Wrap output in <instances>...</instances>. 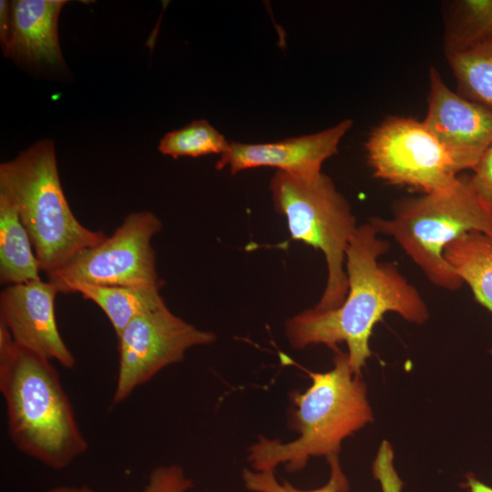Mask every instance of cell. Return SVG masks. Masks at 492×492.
Wrapping results in <instances>:
<instances>
[{"label": "cell", "mask_w": 492, "mask_h": 492, "mask_svg": "<svg viewBox=\"0 0 492 492\" xmlns=\"http://www.w3.org/2000/svg\"><path fill=\"white\" fill-rule=\"evenodd\" d=\"M30 237L14 204L0 194V282L19 284L39 280Z\"/></svg>", "instance_id": "2e32d148"}, {"label": "cell", "mask_w": 492, "mask_h": 492, "mask_svg": "<svg viewBox=\"0 0 492 492\" xmlns=\"http://www.w3.org/2000/svg\"><path fill=\"white\" fill-rule=\"evenodd\" d=\"M46 492H97L87 487L59 486L48 489Z\"/></svg>", "instance_id": "d4e9b609"}, {"label": "cell", "mask_w": 492, "mask_h": 492, "mask_svg": "<svg viewBox=\"0 0 492 492\" xmlns=\"http://www.w3.org/2000/svg\"><path fill=\"white\" fill-rule=\"evenodd\" d=\"M443 256L469 285L476 301L492 313V238L478 231L465 233L445 248Z\"/></svg>", "instance_id": "9a60e30c"}, {"label": "cell", "mask_w": 492, "mask_h": 492, "mask_svg": "<svg viewBox=\"0 0 492 492\" xmlns=\"http://www.w3.org/2000/svg\"><path fill=\"white\" fill-rule=\"evenodd\" d=\"M12 30L11 1H0V44L3 54L5 52L10 40Z\"/></svg>", "instance_id": "603a6c76"}, {"label": "cell", "mask_w": 492, "mask_h": 492, "mask_svg": "<svg viewBox=\"0 0 492 492\" xmlns=\"http://www.w3.org/2000/svg\"><path fill=\"white\" fill-rule=\"evenodd\" d=\"M492 37V0L453 3L446 22V54L460 52Z\"/></svg>", "instance_id": "ac0fdd59"}, {"label": "cell", "mask_w": 492, "mask_h": 492, "mask_svg": "<svg viewBox=\"0 0 492 492\" xmlns=\"http://www.w3.org/2000/svg\"><path fill=\"white\" fill-rule=\"evenodd\" d=\"M0 391L8 434L22 453L52 469H63L87 449L51 360L13 339L0 322Z\"/></svg>", "instance_id": "7a4b0ae2"}, {"label": "cell", "mask_w": 492, "mask_h": 492, "mask_svg": "<svg viewBox=\"0 0 492 492\" xmlns=\"http://www.w3.org/2000/svg\"><path fill=\"white\" fill-rule=\"evenodd\" d=\"M64 0L11 1L12 30L4 56L36 69H63L58 19Z\"/></svg>", "instance_id": "4fadbf2b"}, {"label": "cell", "mask_w": 492, "mask_h": 492, "mask_svg": "<svg viewBox=\"0 0 492 492\" xmlns=\"http://www.w3.org/2000/svg\"><path fill=\"white\" fill-rule=\"evenodd\" d=\"M193 482L178 465L159 466L149 474L139 492H188Z\"/></svg>", "instance_id": "44dd1931"}, {"label": "cell", "mask_w": 492, "mask_h": 492, "mask_svg": "<svg viewBox=\"0 0 492 492\" xmlns=\"http://www.w3.org/2000/svg\"><path fill=\"white\" fill-rule=\"evenodd\" d=\"M365 149L374 175L391 184L434 194L458 183L451 157L422 121L390 117L372 130Z\"/></svg>", "instance_id": "ba28073f"}, {"label": "cell", "mask_w": 492, "mask_h": 492, "mask_svg": "<svg viewBox=\"0 0 492 492\" xmlns=\"http://www.w3.org/2000/svg\"><path fill=\"white\" fill-rule=\"evenodd\" d=\"M327 461L331 467L328 482L322 487L311 490L299 489L288 481L280 483L274 471L244 468L241 477L245 488L251 492H348L349 483L341 468L338 455L328 456Z\"/></svg>", "instance_id": "ffe728a7"}, {"label": "cell", "mask_w": 492, "mask_h": 492, "mask_svg": "<svg viewBox=\"0 0 492 492\" xmlns=\"http://www.w3.org/2000/svg\"><path fill=\"white\" fill-rule=\"evenodd\" d=\"M118 338V370L112 405L169 365L183 361L188 350L215 342L216 335L175 315L166 306L134 318Z\"/></svg>", "instance_id": "9c48e42d"}, {"label": "cell", "mask_w": 492, "mask_h": 492, "mask_svg": "<svg viewBox=\"0 0 492 492\" xmlns=\"http://www.w3.org/2000/svg\"><path fill=\"white\" fill-rule=\"evenodd\" d=\"M63 292H78L94 302L107 315L118 337L134 318L166 306L159 289L155 288L72 282Z\"/></svg>", "instance_id": "5bb4252c"}, {"label": "cell", "mask_w": 492, "mask_h": 492, "mask_svg": "<svg viewBox=\"0 0 492 492\" xmlns=\"http://www.w3.org/2000/svg\"><path fill=\"white\" fill-rule=\"evenodd\" d=\"M162 228L159 217L143 210L128 214L111 236L79 251L49 281L63 292L72 282L160 289L151 240Z\"/></svg>", "instance_id": "52a82bcc"}, {"label": "cell", "mask_w": 492, "mask_h": 492, "mask_svg": "<svg viewBox=\"0 0 492 492\" xmlns=\"http://www.w3.org/2000/svg\"><path fill=\"white\" fill-rule=\"evenodd\" d=\"M389 248L390 243L379 237L370 221L358 225L345 255L348 292L344 301L333 310L313 308L289 318L285 334L293 349L322 343L333 350L345 343L352 370L361 375L372 355L373 329L384 313H396L416 324L428 320L423 297L396 264L378 261Z\"/></svg>", "instance_id": "6da1fadb"}, {"label": "cell", "mask_w": 492, "mask_h": 492, "mask_svg": "<svg viewBox=\"0 0 492 492\" xmlns=\"http://www.w3.org/2000/svg\"><path fill=\"white\" fill-rule=\"evenodd\" d=\"M461 487L466 488L469 492H492V487L479 481L474 474L468 473L466 476V482Z\"/></svg>", "instance_id": "cb8c5ba5"}, {"label": "cell", "mask_w": 492, "mask_h": 492, "mask_svg": "<svg viewBox=\"0 0 492 492\" xmlns=\"http://www.w3.org/2000/svg\"><path fill=\"white\" fill-rule=\"evenodd\" d=\"M230 141L205 119L194 120L179 129L166 133L158 149L173 159L197 158L210 154H222Z\"/></svg>", "instance_id": "d6986e66"}, {"label": "cell", "mask_w": 492, "mask_h": 492, "mask_svg": "<svg viewBox=\"0 0 492 492\" xmlns=\"http://www.w3.org/2000/svg\"><path fill=\"white\" fill-rule=\"evenodd\" d=\"M58 292L57 285L49 280L8 285L0 293V322L18 345L71 369L76 359L62 339L56 320Z\"/></svg>", "instance_id": "8fae6325"}, {"label": "cell", "mask_w": 492, "mask_h": 492, "mask_svg": "<svg viewBox=\"0 0 492 492\" xmlns=\"http://www.w3.org/2000/svg\"><path fill=\"white\" fill-rule=\"evenodd\" d=\"M352 125L351 119H344L313 134L269 143L231 141L216 169L229 167L235 174L251 168L272 167L294 177H314L322 173L323 163L337 153L340 141Z\"/></svg>", "instance_id": "7c38bea8"}, {"label": "cell", "mask_w": 492, "mask_h": 492, "mask_svg": "<svg viewBox=\"0 0 492 492\" xmlns=\"http://www.w3.org/2000/svg\"><path fill=\"white\" fill-rule=\"evenodd\" d=\"M0 194L15 207L36 256L48 278L62 271L81 251L108 236L82 225L65 197L55 144L36 142L0 165Z\"/></svg>", "instance_id": "277c9868"}, {"label": "cell", "mask_w": 492, "mask_h": 492, "mask_svg": "<svg viewBox=\"0 0 492 492\" xmlns=\"http://www.w3.org/2000/svg\"><path fill=\"white\" fill-rule=\"evenodd\" d=\"M379 234L395 239L435 285L455 291L464 282L444 259L445 248L465 233L478 231L492 238V210L459 176L451 190L398 200L390 219L374 217Z\"/></svg>", "instance_id": "5b68a950"}, {"label": "cell", "mask_w": 492, "mask_h": 492, "mask_svg": "<svg viewBox=\"0 0 492 492\" xmlns=\"http://www.w3.org/2000/svg\"><path fill=\"white\" fill-rule=\"evenodd\" d=\"M333 351V367L308 372L312 384L292 395L289 425L299 436L284 443L260 436L248 449L252 470L274 471L284 465L290 473L301 471L313 456L338 455L344 438L373 422L364 382L352 370L347 353Z\"/></svg>", "instance_id": "3957f363"}, {"label": "cell", "mask_w": 492, "mask_h": 492, "mask_svg": "<svg viewBox=\"0 0 492 492\" xmlns=\"http://www.w3.org/2000/svg\"><path fill=\"white\" fill-rule=\"evenodd\" d=\"M446 55L457 93L492 109V37L466 50Z\"/></svg>", "instance_id": "e0dca14e"}, {"label": "cell", "mask_w": 492, "mask_h": 492, "mask_svg": "<svg viewBox=\"0 0 492 492\" xmlns=\"http://www.w3.org/2000/svg\"><path fill=\"white\" fill-rule=\"evenodd\" d=\"M274 209L287 220L291 238L320 250L327 266L316 311L338 308L348 292L345 255L358 227L348 200L324 173L300 178L276 171L270 181Z\"/></svg>", "instance_id": "8992f818"}, {"label": "cell", "mask_w": 492, "mask_h": 492, "mask_svg": "<svg viewBox=\"0 0 492 492\" xmlns=\"http://www.w3.org/2000/svg\"><path fill=\"white\" fill-rule=\"evenodd\" d=\"M471 186L492 210V143L469 176Z\"/></svg>", "instance_id": "7402d4cb"}, {"label": "cell", "mask_w": 492, "mask_h": 492, "mask_svg": "<svg viewBox=\"0 0 492 492\" xmlns=\"http://www.w3.org/2000/svg\"><path fill=\"white\" fill-rule=\"evenodd\" d=\"M422 122L458 173L473 170L492 143V109L452 91L435 67L429 70L427 111Z\"/></svg>", "instance_id": "30bf717a"}]
</instances>
